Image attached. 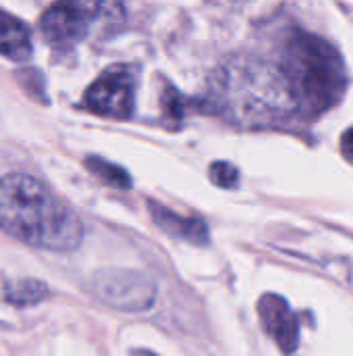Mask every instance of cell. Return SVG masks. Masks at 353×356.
Listing matches in <instances>:
<instances>
[{
  "mask_svg": "<svg viewBox=\"0 0 353 356\" xmlns=\"http://www.w3.org/2000/svg\"><path fill=\"white\" fill-rule=\"evenodd\" d=\"M0 229L42 250L69 252L83 240V223L46 184L25 173L0 177Z\"/></svg>",
  "mask_w": 353,
  "mask_h": 356,
  "instance_id": "6da1fadb",
  "label": "cell"
},
{
  "mask_svg": "<svg viewBox=\"0 0 353 356\" xmlns=\"http://www.w3.org/2000/svg\"><path fill=\"white\" fill-rule=\"evenodd\" d=\"M283 75L293 98L310 115L331 108L345 92V67L339 52L322 38L298 31L283 58Z\"/></svg>",
  "mask_w": 353,
  "mask_h": 356,
  "instance_id": "7a4b0ae2",
  "label": "cell"
},
{
  "mask_svg": "<svg viewBox=\"0 0 353 356\" xmlns=\"http://www.w3.org/2000/svg\"><path fill=\"white\" fill-rule=\"evenodd\" d=\"M214 88L235 115H283L291 104L289 100L295 102L283 71L275 77L266 67L254 63L225 67Z\"/></svg>",
  "mask_w": 353,
  "mask_h": 356,
  "instance_id": "3957f363",
  "label": "cell"
},
{
  "mask_svg": "<svg viewBox=\"0 0 353 356\" xmlns=\"http://www.w3.org/2000/svg\"><path fill=\"white\" fill-rule=\"evenodd\" d=\"M123 17L121 0H56L44 10L40 29L48 44L73 46L102 19L119 23Z\"/></svg>",
  "mask_w": 353,
  "mask_h": 356,
  "instance_id": "277c9868",
  "label": "cell"
},
{
  "mask_svg": "<svg viewBox=\"0 0 353 356\" xmlns=\"http://www.w3.org/2000/svg\"><path fill=\"white\" fill-rule=\"evenodd\" d=\"M92 286L100 300L127 313L148 311L156 300L154 282L137 271H127V269L102 271L94 277Z\"/></svg>",
  "mask_w": 353,
  "mask_h": 356,
  "instance_id": "5b68a950",
  "label": "cell"
},
{
  "mask_svg": "<svg viewBox=\"0 0 353 356\" xmlns=\"http://www.w3.org/2000/svg\"><path fill=\"white\" fill-rule=\"evenodd\" d=\"M135 81L127 67H112L104 71L85 92L83 106L96 115L127 119L133 113Z\"/></svg>",
  "mask_w": 353,
  "mask_h": 356,
  "instance_id": "8992f818",
  "label": "cell"
},
{
  "mask_svg": "<svg viewBox=\"0 0 353 356\" xmlns=\"http://www.w3.org/2000/svg\"><path fill=\"white\" fill-rule=\"evenodd\" d=\"M258 315H260V321H262L266 334H270L275 338L279 348L285 355L295 353L298 342H300V325H298V319L291 313L289 305L285 302V298H281L277 294L262 296L258 302Z\"/></svg>",
  "mask_w": 353,
  "mask_h": 356,
  "instance_id": "52a82bcc",
  "label": "cell"
},
{
  "mask_svg": "<svg viewBox=\"0 0 353 356\" xmlns=\"http://www.w3.org/2000/svg\"><path fill=\"white\" fill-rule=\"evenodd\" d=\"M148 209H150V215L152 219L156 221V225L166 232L169 236L173 238H179V240H187L191 244H208V227L204 221L200 219H191V217H181L177 213H173L171 209L150 200L148 202Z\"/></svg>",
  "mask_w": 353,
  "mask_h": 356,
  "instance_id": "ba28073f",
  "label": "cell"
},
{
  "mask_svg": "<svg viewBox=\"0 0 353 356\" xmlns=\"http://www.w3.org/2000/svg\"><path fill=\"white\" fill-rule=\"evenodd\" d=\"M0 54L15 63H25L33 54L29 27L21 19L12 17L2 8H0Z\"/></svg>",
  "mask_w": 353,
  "mask_h": 356,
  "instance_id": "9c48e42d",
  "label": "cell"
},
{
  "mask_svg": "<svg viewBox=\"0 0 353 356\" xmlns=\"http://www.w3.org/2000/svg\"><path fill=\"white\" fill-rule=\"evenodd\" d=\"M85 167L89 169L92 175H96L106 186H112V188H119V190H129L131 188V175L123 167H119L114 163H108L106 159L87 156Z\"/></svg>",
  "mask_w": 353,
  "mask_h": 356,
  "instance_id": "30bf717a",
  "label": "cell"
},
{
  "mask_svg": "<svg viewBox=\"0 0 353 356\" xmlns=\"http://www.w3.org/2000/svg\"><path fill=\"white\" fill-rule=\"evenodd\" d=\"M46 296H48V288H46L42 282H35V280H23V282H17V284H12V286L6 290V298H8V302L19 305V307L37 305V302H42Z\"/></svg>",
  "mask_w": 353,
  "mask_h": 356,
  "instance_id": "8fae6325",
  "label": "cell"
},
{
  "mask_svg": "<svg viewBox=\"0 0 353 356\" xmlns=\"http://www.w3.org/2000/svg\"><path fill=\"white\" fill-rule=\"evenodd\" d=\"M210 179L212 184H216L218 188H235L237 181H239V171L231 165V163H225V161H218V163H212L210 167Z\"/></svg>",
  "mask_w": 353,
  "mask_h": 356,
  "instance_id": "7c38bea8",
  "label": "cell"
},
{
  "mask_svg": "<svg viewBox=\"0 0 353 356\" xmlns=\"http://www.w3.org/2000/svg\"><path fill=\"white\" fill-rule=\"evenodd\" d=\"M341 144H343V150L347 152V156H352L353 159V127L343 136V142H341Z\"/></svg>",
  "mask_w": 353,
  "mask_h": 356,
  "instance_id": "4fadbf2b",
  "label": "cell"
},
{
  "mask_svg": "<svg viewBox=\"0 0 353 356\" xmlns=\"http://www.w3.org/2000/svg\"><path fill=\"white\" fill-rule=\"evenodd\" d=\"M133 356H156V355H152V353H148V350H137V353H133Z\"/></svg>",
  "mask_w": 353,
  "mask_h": 356,
  "instance_id": "5bb4252c",
  "label": "cell"
}]
</instances>
